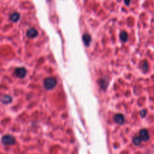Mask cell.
I'll return each mask as SVG.
<instances>
[{"label": "cell", "instance_id": "8992f818", "mask_svg": "<svg viewBox=\"0 0 154 154\" xmlns=\"http://www.w3.org/2000/svg\"><path fill=\"white\" fill-rule=\"evenodd\" d=\"M19 17H20V16H19L18 14L14 13L11 16V20L14 22H16L19 20Z\"/></svg>", "mask_w": 154, "mask_h": 154}, {"label": "cell", "instance_id": "277c9868", "mask_svg": "<svg viewBox=\"0 0 154 154\" xmlns=\"http://www.w3.org/2000/svg\"><path fill=\"white\" fill-rule=\"evenodd\" d=\"M37 35H38V32L35 29H30L27 32V35L30 38H35V36H37Z\"/></svg>", "mask_w": 154, "mask_h": 154}, {"label": "cell", "instance_id": "5b68a950", "mask_svg": "<svg viewBox=\"0 0 154 154\" xmlns=\"http://www.w3.org/2000/svg\"><path fill=\"white\" fill-rule=\"evenodd\" d=\"M0 100H1V101H2L4 104H8V103H9L12 101V98H11L10 96H2Z\"/></svg>", "mask_w": 154, "mask_h": 154}, {"label": "cell", "instance_id": "6da1fadb", "mask_svg": "<svg viewBox=\"0 0 154 154\" xmlns=\"http://www.w3.org/2000/svg\"><path fill=\"white\" fill-rule=\"evenodd\" d=\"M2 142L5 145H12V144H14L15 143V139L14 138L13 136L7 135H5L2 137Z\"/></svg>", "mask_w": 154, "mask_h": 154}, {"label": "cell", "instance_id": "7a4b0ae2", "mask_svg": "<svg viewBox=\"0 0 154 154\" xmlns=\"http://www.w3.org/2000/svg\"><path fill=\"white\" fill-rule=\"evenodd\" d=\"M56 84V80L53 78H50L47 79L45 82V87L47 89H52Z\"/></svg>", "mask_w": 154, "mask_h": 154}, {"label": "cell", "instance_id": "3957f363", "mask_svg": "<svg viewBox=\"0 0 154 154\" xmlns=\"http://www.w3.org/2000/svg\"><path fill=\"white\" fill-rule=\"evenodd\" d=\"M15 73H16V75L18 77H20V78H23L26 74V70L23 68H17L16 71H15Z\"/></svg>", "mask_w": 154, "mask_h": 154}]
</instances>
